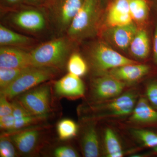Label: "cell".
I'll list each match as a JSON object with an SVG mask.
<instances>
[{"mask_svg": "<svg viewBox=\"0 0 157 157\" xmlns=\"http://www.w3.org/2000/svg\"><path fill=\"white\" fill-rule=\"evenodd\" d=\"M132 132L145 146L154 147L157 146V135L155 133L143 129H135Z\"/></svg>", "mask_w": 157, "mask_h": 157, "instance_id": "obj_26", "label": "cell"}, {"mask_svg": "<svg viewBox=\"0 0 157 157\" xmlns=\"http://www.w3.org/2000/svg\"><path fill=\"white\" fill-rule=\"evenodd\" d=\"M12 105L13 107L12 114L15 120L13 131L16 132L17 130L34 124L37 121L43 120L32 114L18 101H14L12 102Z\"/></svg>", "mask_w": 157, "mask_h": 157, "instance_id": "obj_20", "label": "cell"}, {"mask_svg": "<svg viewBox=\"0 0 157 157\" xmlns=\"http://www.w3.org/2000/svg\"><path fill=\"white\" fill-rule=\"evenodd\" d=\"M128 2L133 20L138 23L147 21L152 10L148 0H128Z\"/></svg>", "mask_w": 157, "mask_h": 157, "instance_id": "obj_21", "label": "cell"}, {"mask_svg": "<svg viewBox=\"0 0 157 157\" xmlns=\"http://www.w3.org/2000/svg\"><path fill=\"white\" fill-rule=\"evenodd\" d=\"M130 52L132 55L138 59H145L150 52V39L147 31L144 29L137 30L130 44Z\"/></svg>", "mask_w": 157, "mask_h": 157, "instance_id": "obj_17", "label": "cell"}, {"mask_svg": "<svg viewBox=\"0 0 157 157\" xmlns=\"http://www.w3.org/2000/svg\"><path fill=\"white\" fill-rule=\"evenodd\" d=\"M84 0H48L42 7L55 32L59 36L67 33Z\"/></svg>", "mask_w": 157, "mask_h": 157, "instance_id": "obj_3", "label": "cell"}, {"mask_svg": "<svg viewBox=\"0 0 157 157\" xmlns=\"http://www.w3.org/2000/svg\"><path fill=\"white\" fill-rule=\"evenodd\" d=\"M48 1V0H25L24 3L33 7L42 8Z\"/></svg>", "mask_w": 157, "mask_h": 157, "instance_id": "obj_33", "label": "cell"}, {"mask_svg": "<svg viewBox=\"0 0 157 157\" xmlns=\"http://www.w3.org/2000/svg\"><path fill=\"white\" fill-rule=\"evenodd\" d=\"M135 93L130 92L117 96L114 100L99 106L102 113L107 116L121 117L128 115L134 110L136 101Z\"/></svg>", "mask_w": 157, "mask_h": 157, "instance_id": "obj_10", "label": "cell"}, {"mask_svg": "<svg viewBox=\"0 0 157 157\" xmlns=\"http://www.w3.org/2000/svg\"><path fill=\"white\" fill-rule=\"evenodd\" d=\"M137 30V27L132 22L126 25L110 27L107 36L117 47L125 49L129 47Z\"/></svg>", "mask_w": 157, "mask_h": 157, "instance_id": "obj_14", "label": "cell"}, {"mask_svg": "<svg viewBox=\"0 0 157 157\" xmlns=\"http://www.w3.org/2000/svg\"><path fill=\"white\" fill-rule=\"evenodd\" d=\"M155 13V12H154ZM154 24L153 36L152 41L153 59L156 65H157V14L155 13Z\"/></svg>", "mask_w": 157, "mask_h": 157, "instance_id": "obj_32", "label": "cell"}, {"mask_svg": "<svg viewBox=\"0 0 157 157\" xmlns=\"http://www.w3.org/2000/svg\"><path fill=\"white\" fill-rule=\"evenodd\" d=\"M8 98L4 95L1 94L0 98V117L10 115L13 113L12 104L8 101Z\"/></svg>", "mask_w": 157, "mask_h": 157, "instance_id": "obj_29", "label": "cell"}, {"mask_svg": "<svg viewBox=\"0 0 157 157\" xmlns=\"http://www.w3.org/2000/svg\"><path fill=\"white\" fill-rule=\"evenodd\" d=\"M104 140L107 157H121L123 155V151L120 142L112 129H106L104 132Z\"/></svg>", "mask_w": 157, "mask_h": 157, "instance_id": "obj_22", "label": "cell"}, {"mask_svg": "<svg viewBox=\"0 0 157 157\" xmlns=\"http://www.w3.org/2000/svg\"><path fill=\"white\" fill-rule=\"evenodd\" d=\"M33 42V38L15 33L2 25H0L1 46L26 47L32 45Z\"/></svg>", "mask_w": 157, "mask_h": 157, "instance_id": "obj_18", "label": "cell"}, {"mask_svg": "<svg viewBox=\"0 0 157 157\" xmlns=\"http://www.w3.org/2000/svg\"><path fill=\"white\" fill-rule=\"evenodd\" d=\"M14 144L6 137H2L0 141V155L2 157H14L16 155Z\"/></svg>", "mask_w": 157, "mask_h": 157, "instance_id": "obj_27", "label": "cell"}, {"mask_svg": "<svg viewBox=\"0 0 157 157\" xmlns=\"http://www.w3.org/2000/svg\"><path fill=\"white\" fill-rule=\"evenodd\" d=\"M82 152L85 157H96L100 155V143L96 128L89 126L85 132L82 141Z\"/></svg>", "mask_w": 157, "mask_h": 157, "instance_id": "obj_19", "label": "cell"}, {"mask_svg": "<svg viewBox=\"0 0 157 157\" xmlns=\"http://www.w3.org/2000/svg\"><path fill=\"white\" fill-rule=\"evenodd\" d=\"M14 123L15 120L12 114L0 117V127L2 130L12 132L14 131Z\"/></svg>", "mask_w": 157, "mask_h": 157, "instance_id": "obj_31", "label": "cell"}, {"mask_svg": "<svg viewBox=\"0 0 157 157\" xmlns=\"http://www.w3.org/2000/svg\"><path fill=\"white\" fill-rule=\"evenodd\" d=\"M106 14V22L110 28L133 22L128 0H109Z\"/></svg>", "mask_w": 157, "mask_h": 157, "instance_id": "obj_11", "label": "cell"}, {"mask_svg": "<svg viewBox=\"0 0 157 157\" xmlns=\"http://www.w3.org/2000/svg\"><path fill=\"white\" fill-rule=\"evenodd\" d=\"M40 137L37 129H29L11 134L9 139L21 154H29L36 147Z\"/></svg>", "mask_w": 157, "mask_h": 157, "instance_id": "obj_13", "label": "cell"}, {"mask_svg": "<svg viewBox=\"0 0 157 157\" xmlns=\"http://www.w3.org/2000/svg\"><path fill=\"white\" fill-rule=\"evenodd\" d=\"M154 149L155 151L157 152V146H155V147H154Z\"/></svg>", "mask_w": 157, "mask_h": 157, "instance_id": "obj_36", "label": "cell"}, {"mask_svg": "<svg viewBox=\"0 0 157 157\" xmlns=\"http://www.w3.org/2000/svg\"><path fill=\"white\" fill-rule=\"evenodd\" d=\"M67 67L69 73L79 77L84 75L87 71L86 62L80 54L76 52H73L70 56Z\"/></svg>", "mask_w": 157, "mask_h": 157, "instance_id": "obj_23", "label": "cell"}, {"mask_svg": "<svg viewBox=\"0 0 157 157\" xmlns=\"http://www.w3.org/2000/svg\"><path fill=\"white\" fill-rule=\"evenodd\" d=\"M130 120L139 124L157 122V111L149 105L146 99L140 98L135 105Z\"/></svg>", "mask_w": 157, "mask_h": 157, "instance_id": "obj_16", "label": "cell"}, {"mask_svg": "<svg viewBox=\"0 0 157 157\" xmlns=\"http://www.w3.org/2000/svg\"><path fill=\"white\" fill-rule=\"evenodd\" d=\"M34 66L30 52L18 47L1 46L0 67L22 68Z\"/></svg>", "mask_w": 157, "mask_h": 157, "instance_id": "obj_9", "label": "cell"}, {"mask_svg": "<svg viewBox=\"0 0 157 157\" xmlns=\"http://www.w3.org/2000/svg\"><path fill=\"white\" fill-rule=\"evenodd\" d=\"M47 18L44 11L36 9H27L13 14L11 21L15 26L23 30L36 33L45 29Z\"/></svg>", "mask_w": 157, "mask_h": 157, "instance_id": "obj_7", "label": "cell"}, {"mask_svg": "<svg viewBox=\"0 0 157 157\" xmlns=\"http://www.w3.org/2000/svg\"><path fill=\"white\" fill-rule=\"evenodd\" d=\"M88 54L93 68L98 73H104L107 70L124 65L137 63L102 42L94 44L90 48Z\"/></svg>", "mask_w": 157, "mask_h": 157, "instance_id": "obj_5", "label": "cell"}, {"mask_svg": "<svg viewBox=\"0 0 157 157\" xmlns=\"http://www.w3.org/2000/svg\"><path fill=\"white\" fill-rule=\"evenodd\" d=\"M149 66L137 63L124 65L110 70L109 74L121 81L134 82L145 76L149 72Z\"/></svg>", "mask_w": 157, "mask_h": 157, "instance_id": "obj_15", "label": "cell"}, {"mask_svg": "<svg viewBox=\"0 0 157 157\" xmlns=\"http://www.w3.org/2000/svg\"><path fill=\"white\" fill-rule=\"evenodd\" d=\"M54 156L56 157H76L78 156V155L77 152L71 147L62 146L55 150Z\"/></svg>", "mask_w": 157, "mask_h": 157, "instance_id": "obj_28", "label": "cell"}, {"mask_svg": "<svg viewBox=\"0 0 157 157\" xmlns=\"http://www.w3.org/2000/svg\"><path fill=\"white\" fill-rule=\"evenodd\" d=\"M103 0H84L66 35L75 42L95 34Z\"/></svg>", "mask_w": 157, "mask_h": 157, "instance_id": "obj_2", "label": "cell"}, {"mask_svg": "<svg viewBox=\"0 0 157 157\" xmlns=\"http://www.w3.org/2000/svg\"><path fill=\"white\" fill-rule=\"evenodd\" d=\"M5 2L10 6H16L24 3L25 0H5Z\"/></svg>", "mask_w": 157, "mask_h": 157, "instance_id": "obj_34", "label": "cell"}, {"mask_svg": "<svg viewBox=\"0 0 157 157\" xmlns=\"http://www.w3.org/2000/svg\"><path fill=\"white\" fill-rule=\"evenodd\" d=\"M147 99L152 105L157 109V82L148 85L146 90Z\"/></svg>", "mask_w": 157, "mask_h": 157, "instance_id": "obj_30", "label": "cell"}, {"mask_svg": "<svg viewBox=\"0 0 157 157\" xmlns=\"http://www.w3.org/2000/svg\"><path fill=\"white\" fill-rule=\"evenodd\" d=\"M57 131L61 140H68L76 136L78 126L73 121L65 119L60 121L58 124Z\"/></svg>", "mask_w": 157, "mask_h": 157, "instance_id": "obj_24", "label": "cell"}, {"mask_svg": "<svg viewBox=\"0 0 157 157\" xmlns=\"http://www.w3.org/2000/svg\"><path fill=\"white\" fill-rule=\"evenodd\" d=\"M74 43L66 35L41 44L30 52L33 64L62 69L67 63Z\"/></svg>", "mask_w": 157, "mask_h": 157, "instance_id": "obj_1", "label": "cell"}, {"mask_svg": "<svg viewBox=\"0 0 157 157\" xmlns=\"http://www.w3.org/2000/svg\"><path fill=\"white\" fill-rule=\"evenodd\" d=\"M57 71L58 69L50 67H29L7 87L1 90V94L8 99H12L53 78Z\"/></svg>", "mask_w": 157, "mask_h": 157, "instance_id": "obj_4", "label": "cell"}, {"mask_svg": "<svg viewBox=\"0 0 157 157\" xmlns=\"http://www.w3.org/2000/svg\"><path fill=\"white\" fill-rule=\"evenodd\" d=\"M29 67L22 68L0 67L1 90L7 87Z\"/></svg>", "mask_w": 157, "mask_h": 157, "instance_id": "obj_25", "label": "cell"}, {"mask_svg": "<svg viewBox=\"0 0 157 157\" xmlns=\"http://www.w3.org/2000/svg\"><path fill=\"white\" fill-rule=\"evenodd\" d=\"M152 10L157 14V0H148Z\"/></svg>", "mask_w": 157, "mask_h": 157, "instance_id": "obj_35", "label": "cell"}, {"mask_svg": "<svg viewBox=\"0 0 157 157\" xmlns=\"http://www.w3.org/2000/svg\"><path fill=\"white\" fill-rule=\"evenodd\" d=\"M124 83L111 75H103L95 78L92 83V94L98 100H104L119 96Z\"/></svg>", "mask_w": 157, "mask_h": 157, "instance_id": "obj_8", "label": "cell"}, {"mask_svg": "<svg viewBox=\"0 0 157 157\" xmlns=\"http://www.w3.org/2000/svg\"><path fill=\"white\" fill-rule=\"evenodd\" d=\"M54 90L61 97L78 98L84 95L85 86L79 76L69 73L56 82Z\"/></svg>", "mask_w": 157, "mask_h": 157, "instance_id": "obj_12", "label": "cell"}, {"mask_svg": "<svg viewBox=\"0 0 157 157\" xmlns=\"http://www.w3.org/2000/svg\"><path fill=\"white\" fill-rule=\"evenodd\" d=\"M50 86L42 84L23 93L18 101L29 112L44 119L50 110Z\"/></svg>", "mask_w": 157, "mask_h": 157, "instance_id": "obj_6", "label": "cell"}, {"mask_svg": "<svg viewBox=\"0 0 157 157\" xmlns=\"http://www.w3.org/2000/svg\"><path fill=\"white\" fill-rule=\"evenodd\" d=\"M104 0H103V2H104ZM109 1V0H108V1Z\"/></svg>", "mask_w": 157, "mask_h": 157, "instance_id": "obj_37", "label": "cell"}]
</instances>
